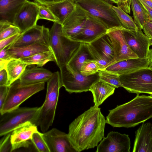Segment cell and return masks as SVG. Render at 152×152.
Returning a JSON list of instances; mask_svg holds the SVG:
<instances>
[{
  "label": "cell",
  "instance_id": "6da1fadb",
  "mask_svg": "<svg viewBox=\"0 0 152 152\" xmlns=\"http://www.w3.org/2000/svg\"><path fill=\"white\" fill-rule=\"evenodd\" d=\"M106 123L100 108L94 106L75 119L69 126L68 134L77 152L97 146L104 137Z\"/></svg>",
  "mask_w": 152,
  "mask_h": 152
},
{
  "label": "cell",
  "instance_id": "7a4b0ae2",
  "mask_svg": "<svg viewBox=\"0 0 152 152\" xmlns=\"http://www.w3.org/2000/svg\"><path fill=\"white\" fill-rule=\"evenodd\" d=\"M152 118V96L137 94L130 101L109 110L106 122L114 127H134Z\"/></svg>",
  "mask_w": 152,
  "mask_h": 152
},
{
  "label": "cell",
  "instance_id": "3957f363",
  "mask_svg": "<svg viewBox=\"0 0 152 152\" xmlns=\"http://www.w3.org/2000/svg\"><path fill=\"white\" fill-rule=\"evenodd\" d=\"M47 82L45 98L40 107L39 118V126L43 133L48 131L54 119L59 90L61 87L60 73L58 71L53 73Z\"/></svg>",
  "mask_w": 152,
  "mask_h": 152
},
{
  "label": "cell",
  "instance_id": "277c9868",
  "mask_svg": "<svg viewBox=\"0 0 152 152\" xmlns=\"http://www.w3.org/2000/svg\"><path fill=\"white\" fill-rule=\"evenodd\" d=\"M49 40L59 68L67 64L81 43L66 36L63 32L61 25L56 22H54L50 30Z\"/></svg>",
  "mask_w": 152,
  "mask_h": 152
},
{
  "label": "cell",
  "instance_id": "5b68a950",
  "mask_svg": "<svg viewBox=\"0 0 152 152\" xmlns=\"http://www.w3.org/2000/svg\"><path fill=\"white\" fill-rule=\"evenodd\" d=\"M40 107H19L0 114V136L11 132L20 125L30 121L39 126Z\"/></svg>",
  "mask_w": 152,
  "mask_h": 152
},
{
  "label": "cell",
  "instance_id": "8992f818",
  "mask_svg": "<svg viewBox=\"0 0 152 152\" xmlns=\"http://www.w3.org/2000/svg\"><path fill=\"white\" fill-rule=\"evenodd\" d=\"M92 15L99 19L108 29L123 27L112 5L107 0H73Z\"/></svg>",
  "mask_w": 152,
  "mask_h": 152
},
{
  "label": "cell",
  "instance_id": "52a82bcc",
  "mask_svg": "<svg viewBox=\"0 0 152 152\" xmlns=\"http://www.w3.org/2000/svg\"><path fill=\"white\" fill-rule=\"evenodd\" d=\"M122 87L128 92L152 96V67L142 68L131 72L119 75Z\"/></svg>",
  "mask_w": 152,
  "mask_h": 152
},
{
  "label": "cell",
  "instance_id": "ba28073f",
  "mask_svg": "<svg viewBox=\"0 0 152 152\" xmlns=\"http://www.w3.org/2000/svg\"><path fill=\"white\" fill-rule=\"evenodd\" d=\"M45 82L21 86L19 79L9 86L8 94L0 109V114L11 111L19 107L25 100L36 93L43 90Z\"/></svg>",
  "mask_w": 152,
  "mask_h": 152
},
{
  "label": "cell",
  "instance_id": "9c48e42d",
  "mask_svg": "<svg viewBox=\"0 0 152 152\" xmlns=\"http://www.w3.org/2000/svg\"><path fill=\"white\" fill-rule=\"evenodd\" d=\"M61 87H64L69 93L89 91L92 86L99 80L98 72L85 76L72 69L67 64L59 68Z\"/></svg>",
  "mask_w": 152,
  "mask_h": 152
},
{
  "label": "cell",
  "instance_id": "30bf717a",
  "mask_svg": "<svg viewBox=\"0 0 152 152\" xmlns=\"http://www.w3.org/2000/svg\"><path fill=\"white\" fill-rule=\"evenodd\" d=\"M86 12L87 18L83 29L71 39L81 42L90 44L106 34L108 29L99 19L87 11Z\"/></svg>",
  "mask_w": 152,
  "mask_h": 152
},
{
  "label": "cell",
  "instance_id": "8fae6325",
  "mask_svg": "<svg viewBox=\"0 0 152 152\" xmlns=\"http://www.w3.org/2000/svg\"><path fill=\"white\" fill-rule=\"evenodd\" d=\"M131 141L129 135L111 131L97 146L96 152H129Z\"/></svg>",
  "mask_w": 152,
  "mask_h": 152
},
{
  "label": "cell",
  "instance_id": "7c38bea8",
  "mask_svg": "<svg viewBox=\"0 0 152 152\" xmlns=\"http://www.w3.org/2000/svg\"><path fill=\"white\" fill-rule=\"evenodd\" d=\"M39 4L27 1L16 14L13 24L21 33L36 25L38 19Z\"/></svg>",
  "mask_w": 152,
  "mask_h": 152
},
{
  "label": "cell",
  "instance_id": "4fadbf2b",
  "mask_svg": "<svg viewBox=\"0 0 152 152\" xmlns=\"http://www.w3.org/2000/svg\"><path fill=\"white\" fill-rule=\"evenodd\" d=\"M123 28H113L108 29L107 32L113 48L115 56L113 63L125 59L138 58L127 44L124 35Z\"/></svg>",
  "mask_w": 152,
  "mask_h": 152
},
{
  "label": "cell",
  "instance_id": "5bb4252c",
  "mask_svg": "<svg viewBox=\"0 0 152 152\" xmlns=\"http://www.w3.org/2000/svg\"><path fill=\"white\" fill-rule=\"evenodd\" d=\"M126 42L132 50L140 58H147L150 45L149 38L142 30L136 31L123 28Z\"/></svg>",
  "mask_w": 152,
  "mask_h": 152
},
{
  "label": "cell",
  "instance_id": "9a60e30c",
  "mask_svg": "<svg viewBox=\"0 0 152 152\" xmlns=\"http://www.w3.org/2000/svg\"><path fill=\"white\" fill-rule=\"evenodd\" d=\"M42 137L50 152H77L68 134L56 128L43 133Z\"/></svg>",
  "mask_w": 152,
  "mask_h": 152
},
{
  "label": "cell",
  "instance_id": "2e32d148",
  "mask_svg": "<svg viewBox=\"0 0 152 152\" xmlns=\"http://www.w3.org/2000/svg\"><path fill=\"white\" fill-rule=\"evenodd\" d=\"M49 29L43 26L36 25L22 33L11 47H21L38 42L45 43L50 46Z\"/></svg>",
  "mask_w": 152,
  "mask_h": 152
},
{
  "label": "cell",
  "instance_id": "e0dca14e",
  "mask_svg": "<svg viewBox=\"0 0 152 152\" xmlns=\"http://www.w3.org/2000/svg\"><path fill=\"white\" fill-rule=\"evenodd\" d=\"M38 131L37 126L30 121L22 124L11 133L12 151L21 148H28L33 145L31 139L33 134Z\"/></svg>",
  "mask_w": 152,
  "mask_h": 152
},
{
  "label": "cell",
  "instance_id": "ac0fdd59",
  "mask_svg": "<svg viewBox=\"0 0 152 152\" xmlns=\"http://www.w3.org/2000/svg\"><path fill=\"white\" fill-rule=\"evenodd\" d=\"M87 18L86 11L76 4L73 10L61 25L64 34L71 39L78 34L83 29Z\"/></svg>",
  "mask_w": 152,
  "mask_h": 152
},
{
  "label": "cell",
  "instance_id": "d6986e66",
  "mask_svg": "<svg viewBox=\"0 0 152 152\" xmlns=\"http://www.w3.org/2000/svg\"><path fill=\"white\" fill-rule=\"evenodd\" d=\"M133 152H152V123H142L135 132Z\"/></svg>",
  "mask_w": 152,
  "mask_h": 152
},
{
  "label": "cell",
  "instance_id": "ffe728a7",
  "mask_svg": "<svg viewBox=\"0 0 152 152\" xmlns=\"http://www.w3.org/2000/svg\"><path fill=\"white\" fill-rule=\"evenodd\" d=\"M148 66L149 62L147 58H132L112 64L104 69L119 75Z\"/></svg>",
  "mask_w": 152,
  "mask_h": 152
},
{
  "label": "cell",
  "instance_id": "44dd1931",
  "mask_svg": "<svg viewBox=\"0 0 152 152\" xmlns=\"http://www.w3.org/2000/svg\"><path fill=\"white\" fill-rule=\"evenodd\" d=\"M49 51H52L50 46L45 43L38 42L21 47H14L10 45L7 53L10 60L26 58L37 53Z\"/></svg>",
  "mask_w": 152,
  "mask_h": 152
},
{
  "label": "cell",
  "instance_id": "7402d4cb",
  "mask_svg": "<svg viewBox=\"0 0 152 152\" xmlns=\"http://www.w3.org/2000/svg\"><path fill=\"white\" fill-rule=\"evenodd\" d=\"M53 73L43 67L36 66L26 69L19 79L20 84L24 86L47 82Z\"/></svg>",
  "mask_w": 152,
  "mask_h": 152
},
{
  "label": "cell",
  "instance_id": "603a6c76",
  "mask_svg": "<svg viewBox=\"0 0 152 152\" xmlns=\"http://www.w3.org/2000/svg\"><path fill=\"white\" fill-rule=\"evenodd\" d=\"M28 0H0V23L13 24L15 17Z\"/></svg>",
  "mask_w": 152,
  "mask_h": 152
},
{
  "label": "cell",
  "instance_id": "cb8c5ba5",
  "mask_svg": "<svg viewBox=\"0 0 152 152\" xmlns=\"http://www.w3.org/2000/svg\"><path fill=\"white\" fill-rule=\"evenodd\" d=\"M115 88L111 85L100 80L94 83L89 90L93 94L94 106L99 107L114 93Z\"/></svg>",
  "mask_w": 152,
  "mask_h": 152
},
{
  "label": "cell",
  "instance_id": "d4e9b609",
  "mask_svg": "<svg viewBox=\"0 0 152 152\" xmlns=\"http://www.w3.org/2000/svg\"><path fill=\"white\" fill-rule=\"evenodd\" d=\"M88 44L81 42L67 64L72 69L77 72L80 73L81 66L85 61L94 60L88 49Z\"/></svg>",
  "mask_w": 152,
  "mask_h": 152
},
{
  "label": "cell",
  "instance_id": "484cf974",
  "mask_svg": "<svg viewBox=\"0 0 152 152\" xmlns=\"http://www.w3.org/2000/svg\"><path fill=\"white\" fill-rule=\"evenodd\" d=\"M90 44L110 62L111 64L114 63L115 56L111 40L107 33Z\"/></svg>",
  "mask_w": 152,
  "mask_h": 152
},
{
  "label": "cell",
  "instance_id": "4316f807",
  "mask_svg": "<svg viewBox=\"0 0 152 152\" xmlns=\"http://www.w3.org/2000/svg\"><path fill=\"white\" fill-rule=\"evenodd\" d=\"M76 4L73 0H65L47 6L62 25L75 8Z\"/></svg>",
  "mask_w": 152,
  "mask_h": 152
},
{
  "label": "cell",
  "instance_id": "83f0119b",
  "mask_svg": "<svg viewBox=\"0 0 152 152\" xmlns=\"http://www.w3.org/2000/svg\"><path fill=\"white\" fill-rule=\"evenodd\" d=\"M27 66L19 59H12L8 61L5 67L8 78V86L19 79Z\"/></svg>",
  "mask_w": 152,
  "mask_h": 152
},
{
  "label": "cell",
  "instance_id": "f1b7e54d",
  "mask_svg": "<svg viewBox=\"0 0 152 152\" xmlns=\"http://www.w3.org/2000/svg\"><path fill=\"white\" fill-rule=\"evenodd\" d=\"M19 59L28 66L36 65L39 67L43 66L50 61L56 62L55 55L52 51L39 53Z\"/></svg>",
  "mask_w": 152,
  "mask_h": 152
},
{
  "label": "cell",
  "instance_id": "f546056e",
  "mask_svg": "<svg viewBox=\"0 0 152 152\" xmlns=\"http://www.w3.org/2000/svg\"><path fill=\"white\" fill-rule=\"evenodd\" d=\"M131 7L135 23L139 29L142 30L145 22L150 20L147 12L138 0H131Z\"/></svg>",
  "mask_w": 152,
  "mask_h": 152
},
{
  "label": "cell",
  "instance_id": "4dcf8cb0",
  "mask_svg": "<svg viewBox=\"0 0 152 152\" xmlns=\"http://www.w3.org/2000/svg\"><path fill=\"white\" fill-rule=\"evenodd\" d=\"M113 8L117 16L122 27L126 29L137 31L138 28L132 17L121 8L113 6Z\"/></svg>",
  "mask_w": 152,
  "mask_h": 152
},
{
  "label": "cell",
  "instance_id": "1f68e13d",
  "mask_svg": "<svg viewBox=\"0 0 152 152\" xmlns=\"http://www.w3.org/2000/svg\"><path fill=\"white\" fill-rule=\"evenodd\" d=\"M98 73L99 80L107 83L115 88L122 87L119 75L104 69L99 70Z\"/></svg>",
  "mask_w": 152,
  "mask_h": 152
},
{
  "label": "cell",
  "instance_id": "d6a6232c",
  "mask_svg": "<svg viewBox=\"0 0 152 152\" xmlns=\"http://www.w3.org/2000/svg\"><path fill=\"white\" fill-rule=\"evenodd\" d=\"M19 33H21L19 29L13 24L0 23V40Z\"/></svg>",
  "mask_w": 152,
  "mask_h": 152
},
{
  "label": "cell",
  "instance_id": "836d02e7",
  "mask_svg": "<svg viewBox=\"0 0 152 152\" xmlns=\"http://www.w3.org/2000/svg\"><path fill=\"white\" fill-rule=\"evenodd\" d=\"M31 141L36 150L39 152H50L49 148L42 137V133L38 131L33 134Z\"/></svg>",
  "mask_w": 152,
  "mask_h": 152
},
{
  "label": "cell",
  "instance_id": "e575fe53",
  "mask_svg": "<svg viewBox=\"0 0 152 152\" xmlns=\"http://www.w3.org/2000/svg\"><path fill=\"white\" fill-rule=\"evenodd\" d=\"M100 70V66L96 61L94 60H89L83 63L80 73L84 76H89L96 74Z\"/></svg>",
  "mask_w": 152,
  "mask_h": 152
},
{
  "label": "cell",
  "instance_id": "d590c367",
  "mask_svg": "<svg viewBox=\"0 0 152 152\" xmlns=\"http://www.w3.org/2000/svg\"><path fill=\"white\" fill-rule=\"evenodd\" d=\"M88 46L94 59L99 64L100 70L104 69L111 64V63L107 60L91 44H88Z\"/></svg>",
  "mask_w": 152,
  "mask_h": 152
},
{
  "label": "cell",
  "instance_id": "8d00e7d4",
  "mask_svg": "<svg viewBox=\"0 0 152 152\" xmlns=\"http://www.w3.org/2000/svg\"><path fill=\"white\" fill-rule=\"evenodd\" d=\"M38 19H44L58 22V19L46 6L39 4Z\"/></svg>",
  "mask_w": 152,
  "mask_h": 152
},
{
  "label": "cell",
  "instance_id": "74e56055",
  "mask_svg": "<svg viewBox=\"0 0 152 152\" xmlns=\"http://www.w3.org/2000/svg\"><path fill=\"white\" fill-rule=\"evenodd\" d=\"M11 133L5 135L0 140V152H11L12 147L10 141Z\"/></svg>",
  "mask_w": 152,
  "mask_h": 152
},
{
  "label": "cell",
  "instance_id": "f35d334b",
  "mask_svg": "<svg viewBox=\"0 0 152 152\" xmlns=\"http://www.w3.org/2000/svg\"><path fill=\"white\" fill-rule=\"evenodd\" d=\"M20 34H18L0 40V50L11 45L16 40Z\"/></svg>",
  "mask_w": 152,
  "mask_h": 152
},
{
  "label": "cell",
  "instance_id": "ab89813d",
  "mask_svg": "<svg viewBox=\"0 0 152 152\" xmlns=\"http://www.w3.org/2000/svg\"><path fill=\"white\" fill-rule=\"evenodd\" d=\"M9 86H0V109L3 106L7 97Z\"/></svg>",
  "mask_w": 152,
  "mask_h": 152
},
{
  "label": "cell",
  "instance_id": "60d3db41",
  "mask_svg": "<svg viewBox=\"0 0 152 152\" xmlns=\"http://www.w3.org/2000/svg\"><path fill=\"white\" fill-rule=\"evenodd\" d=\"M131 3V0H119L117 6L121 8L127 13L130 14Z\"/></svg>",
  "mask_w": 152,
  "mask_h": 152
},
{
  "label": "cell",
  "instance_id": "b9f144b4",
  "mask_svg": "<svg viewBox=\"0 0 152 152\" xmlns=\"http://www.w3.org/2000/svg\"><path fill=\"white\" fill-rule=\"evenodd\" d=\"M144 34L149 38H152V21L147 20L144 23L143 29Z\"/></svg>",
  "mask_w": 152,
  "mask_h": 152
},
{
  "label": "cell",
  "instance_id": "7bdbcfd3",
  "mask_svg": "<svg viewBox=\"0 0 152 152\" xmlns=\"http://www.w3.org/2000/svg\"><path fill=\"white\" fill-rule=\"evenodd\" d=\"M8 76L6 69L0 70V86H8Z\"/></svg>",
  "mask_w": 152,
  "mask_h": 152
},
{
  "label": "cell",
  "instance_id": "ee69618b",
  "mask_svg": "<svg viewBox=\"0 0 152 152\" xmlns=\"http://www.w3.org/2000/svg\"><path fill=\"white\" fill-rule=\"evenodd\" d=\"M65 0H34L35 2L46 6Z\"/></svg>",
  "mask_w": 152,
  "mask_h": 152
},
{
  "label": "cell",
  "instance_id": "f6af8a7d",
  "mask_svg": "<svg viewBox=\"0 0 152 152\" xmlns=\"http://www.w3.org/2000/svg\"><path fill=\"white\" fill-rule=\"evenodd\" d=\"M147 12L150 20L152 21V8L146 4L142 0H138Z\"/></svg>",
  "mask_w": 152,
  "mask_h": 152
},
{
  "label": "cell",
  "instance_id": "bcb514c9",
  "mask_svg": "<svg viewBox=\"0 0 152 152\" xmlns=\"http://www.w3.org/2000/svg\"><path fill=\"white\" fill-rule=\"evenodd\" d=\"M10 46L0 50V59L3 60H10L7 53L8 49Z\"/></svg>",
  "mask_w": 152,
  "mask_h": 152
},
{
  "label": "cell",
  "instance_id": "7dc6e473",
  "mask_svg": "<svg viewBox=\"0 0 152 152\" xmlns=\"http://www.w3.org/2000/svg\"><path fill=\"white\" fill-rule=\"evenodd\" d=\"M147 58L149 62V66L152 67V48L149 49Z\"/></svg>",
  "mask_w": 152,
  "mask_h": 152
},
{
  "label": "cell",
  "instance_id": "c3c4849f",
  "mask_svg": "<svg viewBox=\"0 0 152 152\" xmlns=\"http://www.w3.org/2000/svg\"><path fill=\"white\" fill-rule=\"evenodd\" d=\"M9 60L0 59V70L5 69L6 64Z\"/></svg>",
  "mask_w": 152,
  "mask_h": 152
},
{
  "label": "cell",
  "instance_id": "681fc988",
  "mask_svg": "<svg viewBox=\"0 0 152 152\" xmlns=\"http://www.w3.org/2000/svg\"><path fill=\"white\" fill-rule=\"evenodd\" d=\"M146 4L152 8V0H142Z\"/></svg>",
  "mask_w": 152,
  "mask_h": 152
},
{
  "label": "cell",
  "instance_id": "f907efd6",
  "mask_svg": "<svg viewBox=\"0 0 152 152\" xmlns=\"http://www.w3.org/2000/svg\"><path fill=\"white\" fill-rule=\"evenodd\" d=\"M110 2H112L113 3L117 4L119 0H107Z\"/></svg>",
  "mask_w": 152,
  "mask_h": 152
},
{
  "label": "cell",
  "instance_id": "816d5d0a",
  "mask_svg": "<svg viewBox=\"0 0 152 152\" xmlns=\"http://www.w3.org/2000/svg\"><path fill=\"white\" fill-rule=\"evenodd\" d=\"M149 40L150 46L152 45V38H149Z\"/></svg>",
  "mask_w": 152,
  "mask_h": 152
}]
</instances>
